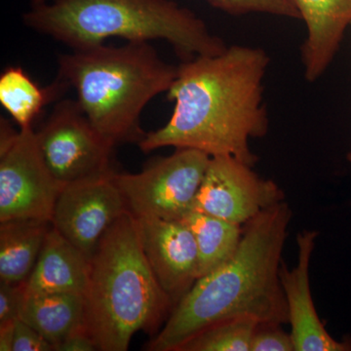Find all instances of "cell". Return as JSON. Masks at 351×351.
<instances>
[{"label":"cell","instance_id":"cell-18","mask_svg":"<svg viewBox=\"0 0 351 351\" xmlns=\"http://www.w3.org/2000/svg\"><path fill=\"white\" fill-rule=\"evenodd\" d=\"M181 221L195 237L198 254L197 279L228 262L243 237L244 226L200 212H189Z\"/></svg>","mask_w":351,"mask_h":351},{"label":"cell","instance_id":"cell-15","mask_svg":"<svg viewBox=\"0 0 351 351\" xmlns=\"http://www.w3.org/2000/svg\"><path fill=\"white\" fill-rule=\"evenodd\" d=\"M84 295L25 292L20 319L36 329L55 348L69 335L86 329Z\"/></svg>","mask_w":351,"mask_h":351},{"label":"cell","instance_id":"cell-6","mask_svg":"<svg viewBox=\"0 0 351 351\" xmlns=\"http://www.w3.org/2000/svg\"><path fill=\"white\" fill-rule=\"evenodd\" d=\"M210 159L196 149H176L136 174L114 172L113 180L136 218L181 221L193 210Z\"/></svg>","mask_w":351,"mask_h":351},{"label":"cell","instance_id":"cell-17","mask_svg":"<svg viewBox=\"0 0 351 351\" xmlns=\"http://www.w3.org/2000/svg\"><path fill=\"white\" fill-rule=\"evenodd\" d=\"M68 88L60 77L49 86L39 87L22 66H8L0 75V103L20 129L29 128L43 108Z\"/></svg>","mask_w":351,"mask_h":351},{"label":"cell","instance_id":"cell-8","mask_svg":"<svg viewBox=\"0 0 351 351\" xmlns=\"http://www.w3.org/2000/svg\"><path fill=\"white\" fill-rule=\"evenodd\" d=\"M44 160L62 184L113 172L115 145L88 120L77 101H60L36 132Z\"/></svg>","mask_w":351,"mask_h":351},{"label":"cell","instance_id":"cell-11","mask_svg":"<svg viewBox=\"0 0 351 351\" xmlns=\"http://www.w3.org/2000/svg\"><path fill=\"white\" fill-rule=\"evenodd\" d=\"M137 223L145 258L175 306L197 280L195 237L182 221L137 218Z\"/></svg>","mask_w":351,"mask_h":351},{"label":"cell","instance_id":"cell-1","mask_svg":"<svg viewBox=\"0 0 351 351\" xmlns=\"http://www.w3.org/2000/svg\"><path fill=\"white\" fill-rule=\"evenodd\" d=\"M269 62L263 48L244 45L182 62L166 93L174 103L172 115L165 125L147 133L138 145L141 151L193 149L254 167L258 157L250 141L265 137L269 127L263 101Z\"/></svg>","mask_w":351,"mask_h":351},{"label":"cell","instance_id":"cell-23","mask_svg":"<svg viewBox=\"0 0 351 351\" xmlns=\"http://www.w3.org/2000/svg\"><path fill=\"white\" fill-rule=\"evenodd\" d=\"M12 351H55L43 335L18 318L15 320Z\"/></svg>","mask_w":351,"mask_h":351},{"label":"cell","instance_id":"cell-21","mask_svg":"<svg viewBox=\"0 0 351 351\" xmlns=\"http://www.w3.org/2000/svg\"><path fill=\"white\" fill-rule=\"evenodd\" d=\"M251 351H295L291 334L281 325L258 324L251 343Z\"/></svg>","mask_w":351,"mask_h":351},{"label":"cell","instance_id":"cell-3","mask_svg":"<svg viewBox=\"0 0 351 351\" xmlns=\"http://www.w3.org/2000/svg\"><path fill=\"white\" fill-rule=\"evenodd\" d=\"M25 25L75 50L121 38L128 43L166 41L182 62L213 56L228 45L191 9L173 0H53L32 5Z\"/></svg>","mask_w":351,"mask_h":351},{"label":"cell","instance_id":"cell-9","mask_svg":"<svg viewBox=\"0 0 351 351\" xmlns=\"http://www.w3.org/2000/svg\"><path fill=\"white\" fill-rule=\"evenodd\" d=\"M284 197L278 184L261 177L253 166L232 156H213L191 211L244 226Z\"/></svg>","mask_w":351,"mask_h":351},{"label":"cell","instance_id":"cell-26","mask_svg":"<svg viewBox=\"0 0 351 351\" xmlns=\"http://www.w3.org/2000/svg\"><path fill=\"white\" fill-rule=\"evenodd\" d=\"M32 1L34 5H39V4L45 3L46 0H32Z\"/></svg>","mask_w":351,"mask_h":351},{"label":"cell","instance_id":"cell-25","mask_svg":"<svg viewBox=\"0 0 351 351\" xmlns=\"http://www.w3.org/2000/svg\"><path fill=\"white\" fill-rule=\"evenodd\" d=\"M15 320L0 323V350L12 351Z\"/></svg>","mask_w":351,"mask_h":351},{"label":"cell","instance_id":"cell-27","mask_svg":"<svg viewBox=\"0 0 351 351\" xmlns=\"http://www.w3.org/2000/svg\"><path fill=\"white\" fill-rule=\"evenodd\" d=\"M346 158H348V162L351 163V152L348 154V156H346Z\"/></svg>","mask_w":351,"mask_h":351},{"label":"cell","instance_id":"cell-20","mask_svg":"<svg viewBox=\"0 0 351 351\" xmlns=\"http://www.w3.org/2000/svg\"><path fill=\"white\" fill-rule=\"evenodd\" d=\"M207 1L215 8L232 16L261 13L301 20V15L292 0H207Z\"/></svg>","mask_w":351,"mask_h":351},{"label":"cell","instance_id":"cell-5","mask_svg":"<svg viewBox=\"0 0 351 351\" xmlns=\"http://www.w3.org/2000/svg\"><path fill=\"white\" fill-rule=\"evenodd\" d=\"M58 77L75 88L88 120L117 145L140 144V117L157 95L167 93L178 66L164 62L149 43L93 46L58 58Z\"/></svg>","mask_w":351,"mask_h":351},{"label":"cell","instance_id":"cell-22","mask_svg":"<svg viewBox=\"0 0 351 351\" xmlns=\"http://www.w3.org/2000/svg\"><path fill=\"white\" fill-rule=\"evenodd\" d=\"M25 298V283L0 281V323L18 319Z\"/></svg>","mask_w":351,"mask_h":351},{"label":"cell","instance_id":"cell-19","mask_svg":"<svg viewBox=\"0 0 351 351\" xmlns=\"http://www.w3.org/2000/svg\"><path fill=\"white\" fill-rule=\"evenodd\" d=\"M258 324L250 317L223 321L198 332L177 351H251Z\"/></svg>","mask_w":351,"mask_h":351},{"label":"cell","instance_id":"cell-13","mask_svg":"<svg viewBox=\"0 0 351 351\" xmlns=\"http://www.w3.org/2000/svg\"><path fill=\"white\" fill-rule=\"evenodd\" d=\"M306 27L301 48L304 78L319 80L326 73L351 25V0H292Z\"/></svg>","mask_w":351,"mask_h":351},{"label":"cell","instance_id":"cell-14","mask_svg":"<svg viewBox=\"0 0 351 351\" xmlns=\"http://www.w3.org/2000/svg\"><path fill=\"white\" fill-rule=\"evenodd\" d=\"M91 260L56 228H50L25 292L32 294L73 293L84 295L89 283Z\"/></svg>","mask_w":351,"mask_h":351},{"label":"cell","instance_id":"cell-12","mask_svg":"<svg viewBox=\"0 0 351 351\" xmlns=\"http://www.w3.org/2000/svg\"><path fill=\"white\" fill-rule=\"evenodd\" d=\"M318 232L304 230L297 237L298 263L288 269L282 263L281 284L287 304L291 337L295 351H351V337L332 338L320 320L311 295L309 267Z\"/></svg>","mask_w":351,"mask_h":351},{"label":"cell","instance_id":"cell-4","mask_svg":"<svg viewBox=\"0 0 351 351\" xmlns=\"http://www.w3.org/2000/svg\"><path fill=\"white\" fill-rule=\"evenodd\" d=\"M84 299L86 330L100 351H126L136 332L157 334L174 308L145 258L130 212L95 251Z\"/></svg>","mask_w":351,"mask_h":351},{"label":"cell","instance_id":"cell-2","mask_svg":"<svg viewBox=\"0 0 351 351\" xmlns=\"http://www.w3.org/2000/svg\"><path fill=\"white\" fill-rule=\"evenodd\" d=\"M291 219L283 200L246 223L234 255L195 281L145 350L177 351L198 332L233 318L288 324L280 269Z\"/></svg>","mask_w":351,"mask_h":351},{"label":"cell","instance_id":"cell-16","mask_svg":"<svg viewBox=\"0 0 351 351\" xmlns=\"http://www.w3.org/2000/svg\"><path fill=\"white\" fill-rule=\"evenodd\" d=\"M51 228V221L36 219L0 221V281H27Z\"/></svg>","mask_w":351,"mask_h":351},{"label":"cell","instance_id":"cell-24","mask_svg":"<svg viewBox=\"0 0 351 351\" xmlns=\"http://www.w3.org/2000/svg\"><path fill=\"white\" fill-rule=\"evenodd\" d=\"M98 350L92 337L86 329L80 330L69 335L55 348V351H94Z\"/></svg>","mask_w":351,"mask_h":351},{"label":"cell","instance_id":"cell-7","mask_svg":"<svg viewBox=\"0 0 351 351\" xmlns=\"http://www.w3.org/2000/svg\"><path fill=\"white\" fill-rule=\"evenodd\" d=\"M0 221L36 219L52 223L62 184L44 160L32 127H0Z\"/></svg>","mask_w":351,"mask_h":351},{"label":"cell","instance_id":"cell-10","mask_svg":"<svg viewBox=\"0 0 351 351\" xmlns=\"http://www.w3.org/2000/svg\"><path fill=\"white\" fill-rule=\"evenodd\" d=\"M114 172L66 184L55 205L53 228L90 260L110 226L128 211Z\"/></svg>","mask_w":351,"mask_h":351}]
</instances>
